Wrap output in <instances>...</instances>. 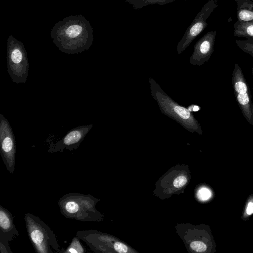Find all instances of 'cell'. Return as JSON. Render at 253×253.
<instances>
[{"label":"cell","instance_id":"obj_1","mask_svg":"<svg viewBox=\"0 0 253 253\" xmlns=\"http://www.w3.org/2000/svg\"><path fill=\"white\" fill-rule=\"evenodd\" d=\"M99 201L90 194L72 192L62 196L57 203L60 212L67 218L99 222L104 218V214L96 208Z\"/></svg>","mask_w":253,"mask_h":253},{"label":"cell","instance_id":"obj_2","mask_svg":"<svg viewBox=\"0 0 253 253\" xmlns=\"http://www.w3.org/2000/svg\"><path fill=\"white\" fill-rule=\"evenodd\" d=\"M152 97L157 102L161 112L179 123L188 131L202 135L200 124L187 107L173 100L152 78H149Z\"/></svg>","mask_w":253,"mask_h":253},{"label":"cell","instance_id":"obj_3","mask_svg":"<svg viewBox=\"0 0 253 253\" xmlns=\"http://www.w3.org/2000/svg\"><path fill=\"white\" fill-rule=\"evenodd\" d=\"M24 220L29 238L36 253L59 252L56 236L47 224L30 213L25 214Z\"/></svg>","mask_w":253,"mask_h":253},{"label":"cell","instance_id":"obj_4","mask_svg":"<svg viewBox=\"0 0 253 253\" xmlns=\"http://www.w3.org/2000/svg\"><path fill=\"white\" fill-rule=\"evenodd\" d=\"M76 236L95 253L129 252V248L116 237L96 230H79L77 232Z\"/></svg>","mask_w":253,"mask_h":253},{"label":"cell","instance_id":"obj_5","mask_svg":"<svg viewBox=\"0 0 253 253\" xmlns=\"http://www.w3.org/2000/svg\"><path fill=\"white\" fill-rule=\"evenodd\" d=\"M7 71L11 80L16 84H25L29 72V64L27 53L23 44L9 41L7 50Z\"/></svg>","mask_w":253,"mask_h":253},{"label":"cell","instance_id":"obj_6","mask_svg":"<svg viewBox=\"0 0 253 253\" xmlns=\"http://www.w3.org/2000/svg\"><path fill=\"white\" fill-rule=\"evenodd\" d=\"M83 34V28L78 24H72L55 38L54 43L59 49L67 54L81 53L87 50L92 41Z\"/></svg>","mask_w":253,"mask_h":253},{"label":"cell","instance_id":"obj_7","mask_svg":"<svg viewBox=\"0 0 253 253\" xmlns=\"http://www.w3.org/2000/svg\"><path fill=\"white\" fill-rule=\"evenodd\" d=\"M231 83L237 103L244 117L252 125V102L250 88L241 68L237 63L235 64Z\"/></svg>","mask_w":253,"mask_h":253},{"label":"cell","instance_id":"obj_8","mask_svg":"<svg viewBox=\"0 0 253 253\" xmlns=\"http://www.w3.org/2000/svg\"><path fill=\"white\" fill-rule=\"evenodd\" d=\"M217 1L209 0L198 12L178 42L176 50L178 54L182 53L206 28L207 19L218 6Z\"/></svg>","mask_w":253,"mask_h":253},{"label":"cell","instance_id":"obj_9","mask_svg":"<svg viewBox=\"0 0 253 253\" xmlns=\"http://www.w3.org/2000/svg\"><path fill=\"white\" fill-rule=\"evenodd\" d=\"M0 146L3 162L8 172L13 174L15 167V138L9 122L2 114H0Z\"/></svg>","mask_w":253,"mask_h":253},{"label":"cell","instance_id":"obj_10","mask_svg":"<svg viewBox=\"0 0 253 253\" xmlns=\"http://www.w3.org/2000/svg\"><path fill=\"white\" fill-rule=\"evenodd\" d=\"M93 125H83L70 130L60 140L48 146L47 152H63L65 150L73 151L78 149Z\"/></svg>","mask_w":253,"mask_h":253},{"label":"cell","instance_id":"obj_11","mask_svg":"<svg viewBox=\"0 0 253 253\" xmlns=\"http://www.w3.org/2000/svg\"><path fill=\"white\" fill-rule=\"evenodd\" d=\"M216 34L215 30L209 31L196 42L189 58L191 65L201 66L209 60L214 51Z\"/></svg>","mask_w":253,"mask_h":253},{"label":"cell","instance_id":"obj_12","mask_svg":"<svg viewBox=\"0 0 253 253\" xmlns=\"http://www.w3.org/2000/svg\"><path fill=\"white\" fill-rule=\"evenodd\" d=\"M166 173L164 178L161 177V190L165 194H172L183 190L188 184L189 177L188 170L172 169L170 172Z\"/></svg>","mask_w":253,"mask_h":253},{"label":"cell","instance_id":"obj_13","mask_svg":"<svg viewBox=\"0 0 253 253\" xmlns=\"http://www.w3.org/2000/svg\"><path fill=\"white\" fill-rule=\"evenodd\" d=\"M19 234L14 223L12 213L0 205V241L8 243Z\"/></svg>","mask_w":253,"mask_h":253},{"label":"cell","instance_id":"obj_14","mask_svg":"<svg viewBox=\"0 0 253 253\" xmlns=\"http://www.w3.org/2000/svg\"><path fill=\"white\" fill-rule=\"evenodd\" d=\"M233 35L235 37L253 39V22L236 21L234 25Z\"/></svg>","mask_w":253,"mask_h":253},{"label":"cell","instance_id":"obj_15","mask_svg":"<svg viewBox=\"0 0 253 253\" xmlns=\"http://www.w3.org/2000/svg\"><path fill=\"white\" fill-rule=\"evenodd\" d=\"M236 8L237 21L253 22V1L244 2Z\"/></svg>","mask_w":253,"mask_h":253},{"label":"cell","instance_id":"obj_16","mask_svg":"<svg viewBox=\"0 0 253 253\" xmlns=\"http://www.w3.org/2000/svg\"><path fill=\"white\" fill-rule=\"evenodd\" d=\"M130 4L135 9H139L142 7L152 4L165 5L171 3L176 0H124Z\"/></svg>","mask_w":253,"mask_h":253},{"label":"cell","instance_id":"obj_17","mask_svg":"<svg viewBox=\"0 0 253 253\" xmlns=\"http://www.w3.org/2000/svg\"><path fill=\"white\" fill-rule=\"evenodd\" d=\"M80 239L76 235L74 237L69 246L63 252L65 253H85L86 250L81 244Z\"/></svg>","mask_w":253,"mask_h":253},{"label":"cell","instance_id":"obj_18","mask_svg":"<svg viewBox=\"0 0 253 253\" xmlns=\"http://www.w3.org/2000/svg\"><path fill=\"white\" fill-rule=\"evenodd\" d=\"M235 43L240 49L253 57V39L236 40Z\"/></svg>","mask_w":253,"mask_h":253},{"label":"cell","instance_id":"obj_19","mask_svg":"<svg viewBox=\"0 0 253 253\" xmlns=\"http://www.w3.org/2000/svg\"><path fill=\"white\" fill-rule=\"evenodd\" d=\"M187 245L188 248L197 253H204L207 249L206 244L201 241L191 242Z\"/></svg>","mask_w":253,"mask_h":253},{"label":"cell","instance_id":"obj_20","mask_svg":"<svg viewBox=\"0 0 253 253\" xmlns=\"http://www.w3.org/2000/svg\"><path fill=\"white\" fill-rule=\"evenodd\" d=\"M211 193L207 187H203L200 188L197 193L198 198L202 201L209 200L211 197Z\"/></svg>","mask_w":253,"mask_h":253},{"label":"cell","instance_id":"obj_21","mask_svg":"<svg viewBox=\"0 0 253 253\" xmlns=\"http://www.w3.org/2000/svg\"><path fill=\"white\" fill-rule=\"evenodd\" d=\"M0 252L1 253H12L8 243L0 241Z\"/></svg>","mask_w":253,"mask_h":253},{"label":"cell","instance_id":"obj_22","mask_svg":"<svg viewBox=\"0 0 253 253\" xmlns=\"http://www.w3.org/2000/svg\"><path fill=\"white\" fill-rule=\"evenodd\" d=\"M187 108L192 113L198 112L201 109V107L199 105L194 104L190 105Z\"/></svg>","mask_w":253,"mask_h":253},{"label":"cell","instance_id":"obj_23","mask_svg":"<svg viewBox=\"0 0 253 253\" xmlns=\"http://www.w3.org/2000/svg\"><path fill=\"white\" fill-rule=\"evenodd\" d=\"M247 213L249 215L251 214L253 212V202H250L249 203L247 210H246Z\"/></svg>","mask_w":253,"mask_h":253},{"label":"cell","instance_id":"obj_24","mask_svg":"<svg viewBox=\"0 0 253 253\" xmlns=\"http://www.w3.org/2000/svg\"><path fill=\"white\" fill-rule=\"evenodd\" d=\"M237 3V8L239 7L243 3L246 2L253 1V0H235Z\"/></svg>","mask_w":253,"mask_h":253},{"label":"cell","instance_id":"obj_25","mask_svg":"<svg viewBox=\"0 0 253 253\" xmlns=\"http://www.w3.org/2000/svg\"><path fill=\"white\" fill-rule=\"evenodd\" d=\"M252 126H253V102L252 105Z\"/></svg>","mask_w":253,"mask_h":253},{"label":"cell","instance_id":"obj_26","mask_svg":"<svg viewBox=\"0 0 253 253\" xmlns=\"http://www.w3.org/2000/svg\"><path fill=\"white\" fill-rule=\"evenodd\" d=\"M252 72L253 80V67L252 68Z\"/></svg>","mask_w":253,"mask_h":253}]
</instances>
